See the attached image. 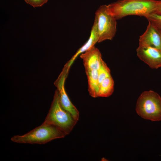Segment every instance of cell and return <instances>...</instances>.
<instances>
[{"instance_id":"cell-1","label":"cell","mask_w":161,"mask_h":161,"mask_svg":"<svg viewBox=\"0 0 161 161\" xmlns=\"http://www.w3.org/2000/svg\"><path fill=\"white\" fill-rule=\"evenodd\" d=\"M158 0H120L107 5L109 13L116 20L130 15L145 17L153 13Z\"/></svg>"},{"instance_id":"cell-2","label":"cell","mask_w":161,"mask_h":161,"mask_svg":"<svg viewBox=\"0 0 161 161\" xmlns=\"http://www.w3.org/2000/svg\"><path fill=\"white\" fill-rule=\"evenodd\" d=\"M66 135L57 127L43 123L23 135L13 136L11 140L18 143L42 144L55 139L64 138Z\"/></svg>"},{"instance_id":"cell-3","label":"cell","mask_w":161,"mask_h":161,"mask_svg":"<svg viewBox=\"0 0 161 161\" xmlns=\"http://www.w3.org/2000/svg\"><path fill=\"white\" fill-rule=\"evenodd\" d=\"M78 121L61 106L57 89L55 92L50 108L43 123L57 127L67 135L72 131Z\"/></svg>"},{"instance_id":"cell-4","label":"cell","mask_w":161,"mask_h":161,"mask_svg":"<svg viewBox=\"0 0 161 161\" xmlns=\"http://www.w3.org/2000/svg\"><path fill=\"white\" fill-rule=\"evenodd\" d=\"M136 110L144 119L154 121L161 120V97L152 91H145L139 97Z\"/></svg>"},{"instance_id":"cell-5","label":"cell","mask_w":161,"mask_h":161,"mask_svg":"<svg viewBox=\"0 0 161 161\" xmlns=\"http://www.w3.org/2000/svg\"><path fill=\"white\" fill-rule=\"evenodd\" d=\"M94 21L98 34V42L112 40L117 31V20L108 12L107 5H102L98 8Z\"/></svg>"},{"instance_id":"cell-6","label":"cell","mask_w":161,"mask_h":161,"mask_svg":"<svg viewBox=\"0 0 161 161\" xmlns=\"http://www.w3.org/2000/svg\"><path fill=\"white\" fill-rule=\"evenodd\" d=\"M68 73V72L64 69L55 83L57 88L61 106L78 121L79 118V112L71 102L64 88V83Z\"/></svg>"},{"instance_id":"cell-7","label":"cell","mask_w":161,"mask_h":161,"mask_svg":"<svg viewBox=\"0 0 161 161\" xmlns=\"http://www.w3.org/2000/svg\"><path fill=\"white\" fill-rule=\"evenodd\" d=\"M136 52L138 57L151 68L157 69L161 67V52L159 49L139 45Z\"/></svg>"},{"instance_id":"cell-8","label":"cell","mask_w":161,"mask_h":161,"mask_svg":"<svg viewBox=\"0 0 161 161\" xmlns=\"http://www.w3.org/2000/svg\"><path fill=\"white\" fill-rule=\"evenodd\" d=\"M139 45L155 48L161 52V37L157 29L148 22L146 30L139 39Z\"/></svg>"},{"instance_id":"cell-9","label":"cell","mask_w":161,"mask_h":161,"mask_svg":"<svg viewBox=\"0 0 161 161\" xmlns=\"http://www.w3.org/2000/svg\"><path fill=\"white\" fill-rule=\"evenodd\" d=\"M80 57L83 60L85 70H98L103 61L100 51L95 46L81 54Z\"/></svg>"},{"instance_id":"cell-10","label":"cell","mask_w":161,"mask_h":161,"mask_svg":"<svg viewBox=\"0 0 161 161\" xmlns=\"http://www.w3.org/2000/svg\"><path fill=\"white\" fill-rule=\"evenodd\" d=\"M98 41V34L95 22L94 21L90 36L87 41L77 51L64 66L69 70L71 66L77 57L95 46Z\"/></svg>"},{"instance_id":"cell-11","label":"cell","mask_w":161,"mask_h":161,"mask_svg":"<svg viewBox=\"0 0 161 161\" xmlns=\"http://www.w3.org/2000/svg\"><path fill=\"white\" fill-rule=\"evenodd\" d=\"M85 70L88 80V89L89 95L94 98L98 97L99 82L97 70Z\"/></svg>"},{"instance_id":"cell-12","label":"cell","mask_w":161,"mask_h":161,"mask_svg":"<svg viewBox=\"0 0 161 161\" xmlns=\"http://www.w3.org/2000/svg\"><path fill=\"white\" fill-rule=\"evenodd\" d=\"M114 82L111 75L103 80L100 83L98 97H107L114 91Z\"/></svg>"},{"instance_id":"cell-13","label":"cell","mask_w":161,"mask_h":161,"mask_svg":"<svg viewBox=\"0 0 161 161\" xmlns=\"http://www.w3.org/2000/svg\"><path fill=\"white\" fill-rule=\"evenodd\" d=\"M97 71L99 84L104 79L111 75L110 70L103 61Z\"/></svg>"},{"instance_id":"cell-14","label":"cell","mask_w":161,"mask_h":161,"mask_svg":"<svg viewBox=\"0 0 161 161\" xmlns=\"http://www.w3.org/2000/svg\"><path fill=\"white\" fill-rule=\"evenodd\" d=\"M145 17L148 22L153 25L157 30L161 31V15L151 14Z\"/></svg>"},{"instance_id":"cell-15","label":"cell","mask_w":161,"mask_h":161,"mask_svg":"<svg viewBox=\"0 0 161 161\" xmlns=\"http://www.w3.org/2000/svg\"><path fill=\"white\" fill-rule=\"evenodd\" d=\"M28 4L33 6L34 7H41L47 2L48 0H24Z\"/></svg>"},{"instance_id":"cell-16","label":"cell","mask_w":161,"mask_h":161,"mask_svg":"<svg viewBox=\"0 0 161 161\" xmlns=\"http://www.w3.org/2000/svg\"><path fill=\"white\" fill-rule=\"evenodd\" d=\"M152 14L161 15V0H158L157 7Z\"/></svg>"},{"instance_id":"cell-17","label":"cell","mask_w":161,"mask_h":161,"mask_svg":"<svg viewBox=\"0 0 161 161\" xmlns=\"http://www.w3.org/2000/svg\"><path fill=\"white\" fill-rule=\"evenodd\" d=\"M158 30L159 31V33H160V35L161 37V31H160V30Z\"/></svg>"}]
</instances>
